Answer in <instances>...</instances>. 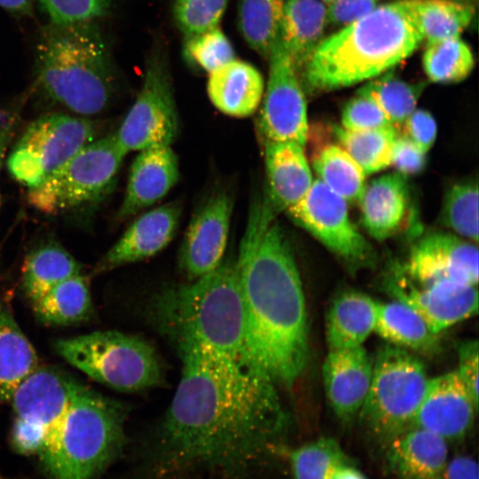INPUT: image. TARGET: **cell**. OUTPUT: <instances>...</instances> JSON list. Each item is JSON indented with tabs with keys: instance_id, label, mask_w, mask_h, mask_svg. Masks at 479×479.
I'll list each match as a JSON object with an SVG mask.
<instances>
[{
	"instance_id": "1",
	"label": "cell",
	"mask_w": 479,
	"mask_h": 479,
	"mask_svg": "<svg viewBox=\"0 0 479 479\" xmlns=\"http://www.w3.org/2000/svg\"><path fill=\"white\" fill-rule=\"evenodd\" d=\"M176 348L181 378L160 428V466L237 475L272 453L289 424L275 382L202 346Z\"/></svg>"
},
{
	"instance_id": "2",
	"label": "cell",
	"mask_w": 479,
	"mask_h": 479,
	"mask_svg": "<svg viewBox=\"0 0 479 479\" xmlns=\"http://www.w3.org/2000/svg\"><path fill=\"white\" fill-rule=\"evenodd\" d=\"M266 200L254 205L236 268L249 360L279 387L291 388L309 357L305 298L287 238Z\"/></svg>"
},
{
	"instance_id": "3",
	"label": "cell",
	"mask_w": 479,
	"mask_h": 479,
	"mask_svg": "<svg viewBox=\"0 0 479 479\" xmlns=\"http://www.w3.org/2000/svg\"><path fill=\"white\" fill-rule=\"evenodd\" d=\"M422 42L402 0L381 4L323 38L302 69V77L315 91L346 88L390 71Z\"/></svg>"
},
{
	"instance_id": "4",
	"label": "cell",
	"mask_w": 479,
	"mask_h": 479,
	"mask_svg": "<svg viewBox=\"0 0 479 479\" xmlns=\"http://www.w3.org/2000/svg\"><path fill=\"white\" fill-rule=\"evenodd\" d=\"M153 315L175 346L197 344L255 366L247 352L244 305L232 258L223 260L191 284L162 291L156 298Z\"/></svg>"
},
{
	"instance_id": "5",
	"label": "cell",
	"mask_w": 479,
	"mask_h": 479,
	"mask_svg": "<svg viewBox=\"0 0 479 479\" xmlns=\"http://www.w3.org/2000/svg\"><path fill=\"white\" fill-rule=\"evenodd\" d=\"M36 82L52 100L81 115L104 111L116 91V76L94 21L49 23L40 32Z\"/></svg>"
},
{
	"instance_id": "6",
	"label": "cell",
	"mask_w": 479,
	"mask_h": 479,
	"mask_svg": "<svg viewBox=\"0 0 479 479\" xmlns=\"http://www.w3.org/2000/svg\"><path fill=\"white\" fill-rule=\"evenodd\" d=\"M126 415L122 404L79 382L35 455L50 479H95L124 444Z\"/></svg>"
},
{
	"instance_id": "7",
	"label": "cell",
	"mask_w": 479,
	"mask_h": 479,
	"mask_svg": "<svg viewBox=\"0 0 479 479\" xmlns=\"http://www.w3.org/2000/svg\"><path fill=\"white\" fill-rule=\"evenodd\" d=\"M57 354L92 380L122 392L159 385L162 367L155 349L138 336L96 331L55 342Z\"/></svg>"
},
{
	"instance_id": "8",
	"label": "cell",
	"mask_w": 479,
	"mask_h": 479,
	"mask_svg": "<svg viewBox=\"0 0 479 479\" xmlns=\"http://www.w3.org/2000/svg\"><path fill=\"white\" fill-rule=\"evenodd\" d=\"M428 380L424 364L413 353L391 344L378 349L357 418L383 448L411 428Z\"/></svg>"
},
{
	"instance_id": "9",
	"label": "cell",
	"mask_w": 479,
	"mask_h": 479,
	"mask_svg": "<svg viewBox=\"0 0 479 479\" xmlns=\"http://www.w3.org/2000/svg\"><path fill=\"white\" fill-rule=\"evenodd\" d=\"M126 155L114 133L95 139L28 189L27 200L47 215L93 206L111 192Z\"/></svg>"
},
{
	"instance_id": "10",
	"label": "cell",
	"mask_w": 479,
	"mask_h": 479,
	"mask_svg": "<svg viewBox=\"0 0 479 479\" xmlns=\"http://www.w3.org/2000/svg\"><path fill=\"white\" fill-rule=\"evenodd\" d=\"M90 120L61 114L39 117L25 130L7 160L12 177L34 188L81 148L96 139Z\"/></svg>"
},
{
	"instance_id": "11",
	"label": "cell",
	"mask_w": 479,
	"mask_h": 479,
	"mask_svg": "<svg viewBox=\"0 0 479 479\" xmlns=\"http://www.w3.org/2000/svg\"><path fill=\"white\" fill-rule=\"evenodd\" d=\"M179 132V115L167 62L161 55L150 58L141 89L122 122L115 138L130 152L170 145Z\"/></svg>"
},
{
	"instance_id": "12",
	"label": "cell",
	"mask_w": 479,
	"mask_h": 479,
	"mask_svg": "<svg viewBox=\"0 0 479 479\" xmlns=\"http://www.w3.org/2000/svg\"><path fill=\"white\" fill-rule=\"evenodd\" d=\"M78 381L53 367L37 366L14 390L12 438L18 451L34 454L67 410Z\"/></svg>"
},
{
	"instance_id": "13",
	"label": "cell",
	"mask_w": 479,
	"mask_h": 479,
	"mask_svg": "<svg viewBox=\"0 0 479 479\" xmlns=\"http://www.w3.org/2000/svg\"><path fill=\"white\" fill-rule=\"evenodd\" d=\"M290 217L353 269L373 264L372 245L349 216L347 201L319 179L287 209Z\"/></svg>"
},
{
	"instance_id": "14",
	"label": "cell",
	"mask_w": 479,
	"mask_h": 479,
	"mask_svg": "<svg viewBox=\"0 0 479 479\" xmlns=\"http://www.w3.org/2000/svg\"><path fill=\"white\" fill-rule=\"evenodd\" d=\"M269 75L258 116L263 142L305 145L308 137L306 98L293 61L279 39L268 57Z\"/></svg>"
},
{
	"instance_id": "15",
	"label": "cell",
	"mask_w": 479,
	"mask_h": 479,
	"mask_svg": "<svg viewBox=\"0 0 479 479\" xmlns=\"http://www.w3.org/2000/svg\"><path fill=\"white\" fill-rule=\"evenodd\" d=\"M383 285L394 300L413 309L436 334L478 311V291L475 285L452 280L417 281L403 266H394Z\"/></svg>"
},
{
	"instance_id": "16",
	"label": "cell",
	"mask_w": 479,
	"mask_h": 479,
	"mask_svg": "<svg viewBox=\"0 0 479 479\" xmlns=\"http://www.w3.org/2000/svg\"><path fill=\"white\" fill-rule=\"evenodd\" d=\"M233 199L229 192H214L197 209L185 233L179 252V267L194 280L216 268L224 260Z\"/></svg>"
},
{
	"instance_id": "17",
	"label": "cell",
	"mask_w": 479,
	"mask_h": 479,
	"mask_svg": "<svg viewBox=\"0 0 479 479\" xmlns=\"http://www.w3.org/2000/svg\"><path fill=\"white\" fill-rule=\"evenodd\" d=\"M477 411L478 401L457 372H450L428 380L411 428L426 429L446 442L461 440L473 428Z\"/></svg>"
},
{
	"instance_id": "18",
	"label": "cell",
	"mask_w": 479,
	"mask_h": 479,
	"mask_svg": "<svg viewBox=\"0 0 479 479\" xmlns=\"http://www.w3.org/2000/svg\"><path fill=\"white\" fill-rule=\"evenodd\" d=\"M478 255L471 241L437 232L414 244L403 268L417 281L452 280L477 286Z\"/></svg>"
},
{
	"instance_id": "19",
	"label": "cell",
	"mask_w": 479,
	"mask_h": 479,
	"mask_svg": "<svg viewBox=\"0 0 479 479\" xmlns=\"http://www.w3.org/2000/svg\"><path fill=\"white\" fill-rule=\"evenodd\" d=\"M373 357L364 346L328 349L323 364L326 398L336 418L349 425L358 417L366 398Z\"/></svg>"
},
{
	"instance_id": "20",
	"label": "cell",
	"mask_w": 479,
	"mask_h": 479,
	"mask_svg": "<svg viewBox=\"0 0 479 479\" xmlns=\"http://www.w3.org/2000/svg\"><path fill=\"white\" fill-rule=\"evenodd\" d=\"M181 214L180 204L172 201L140 215L98 263L94 272L139 262L161 252L175 237Z\"/></svg>"
},
{
	"instance_id": "21",
	"label": "cell",
	"mask_w": 479,
	"mask_h": 479,
	"mask_svg": "<svg viewBox=\"0 0 479 479\" xmlns=\"http://www.w3.org/2000/svg\"><path fill=\"white\" fill-rule=\"evenodd\" d=\"M135 158L125 195L118 210L120 219L129 218L163 199L180 177L179 161L170 145L152 146Z\"/></svg>"
},
{
	"instance_id": "22",
	"label": "cell",
	"mask_w": 479,
	"mask_h": 479,
	"mask_svg": "<svg viewBox=\"0 0 479 479\" xmlns=\"http://www.w3.org/2000/svg\"><path fill=\"white\" fill-rule=\"evenodd\" d=\"M384 450L387 468L397 479H444L447 442L430 431L411 428Z\"/></svg>"
},
{
	"instance_id": "23",
	"label": "cell",
	"mask_w": 479,
	"mask_h": 479,
	"mask_svg": "<svg viewBox=\"0 0 479 479\" xmlns=\"http://www.w3.org/2000/svg\"><path fill=\"white\" fill-rule=\"evenodd\" d=\"M267 179L266 200L276 211L297 203L310 188L313 178L304 145L295 142H263Z\"/></svg>"
},
{
	"instance_id": "24",
	"label": "cell",
	"mask_w": 479,
	"mask_h": 479,
	"mask_svg": "<svg viewBox=\"0 0 479 479\" xmlns=\"http://www.w3.org/2000/svg\"><path fill=\"white\" fill-rule=\"evenodd\" d=\"M207 91L209 100L221 113L244 118L260 106L264 80L255 67L234 59L209 74Z\"/></svg>"
},
{
	"instance_id": "25",
	"label": "cell",
	"mask_w": 479,
	"mask_h": 479,
	"mask_svg": "<svg viewBox=\"0 0 479 479\" xmlns=\"http://www.w3.org/2000/svg\"><path fill=\"white\" fill-rule=\"evenodd\" d=\"M358 202L367 232L377 240L389 238L400 228L407 210L404 176L396 172L373 179L365 185Z\"/></svg>"
},
{
	"instance_id": "26",
	"label": "cell",
	"mask_w": 479,
	"mask_h": 479,
	"mask_svg": "<svg viewBox=\"0 0 479 479\" xmlns=\"http://www.w3.org/2000/svg\"><path fill=\"white\" fill-rule=\"evenodd\" d=\"M377 302L360 291L347 289L338 293L326 316L328 349L363 346L374 329Z\"/></svg>"
},
{
	"instance_id": "27",
	"label": "cell",
	"mask_w": 479,
	"mask_h": 479,
	"mask_svg": "<svg viewBox=\"0 0 479 479\" xmlns=\"http://www.w3.org/2000/svg\"><path fill=\"white\" fill-rule=\"evenodd\" d=\"M327 24L326 5L320 0H285L278 39L297 71L323 40Z\"/></svg>"
},
{
	"instance_id": "28",
	"label": "cell",
	"mask_w": 479,
	"mask_h": 479,
	"mask_svg": "<svg viewBox=\"0 0 479 479\" xmlns=\"http://www.w3.org/2000/svg\"><path fill=\"white\" fill-rule=\"evenodd\" d=\"M373 332L389 344L421 355H435L440 349L439 334L407 304L393 300L378 302Z\"/></svg>"
},
{
	"instance_id": "29",
	"label": "cell",
	"mask_w": 479,
	"mask_h": 479,
	"mask_svg": "<svg viewBox=\"0 0 479 479\" xmlns=\"http://www.w3.org/2000/svg\"><path fill=\"white\" fill-rule=\"evenodd\" d=\"M38 365L33 345L10 310L0 304V401L9 402L20 383Z\"/></svg>"
},
{
	"instance_id": "30",
	"label": "cell",
	"mask_w": 479,
	"mask_h": 479,
	"mask_svg": "<svg viewBox=\"0 0 479 479\" xmlns=\"http://www.w3.org/2000/svg\"><path fill=\"white\" fill-rule=\"evenodd\" d=\"M82 272L80 263L60 245L50 242L32 250L21 273L22 290L35 302L59 283Z\"/></svg>"
},
{
	"instance_id": "31",
	"label": "cell",
	"mask_w": 479,
	"mask_h": 479,
	"mask_svg": "<svg viewBox=\"0 0 479 479\" xmlns=\"http://www.w3.org/2000/svg\"><path fill=\"white\" fill-rule=\"evenodd\" d=\"M427 43L460 36L475 15L473 4L454 0H402Z\"/></svg>"
},
{
	"instance_id": "32",
	"label": "cell",
	"mask_w": 479,
	"mask_h": 479,
	"mask_svg": "<svg viewBox=\"0 0 479 479\" xmlns=\"http://www.w3.org/2000/svg\"><path fill=\"white\" fill-rule=\"evenodd\" d=\"M36 317L44 323L69 326L90 316L92 299L89 280L82 273L73 276L31 303Z\"/></svg>"
},
{
	"instance_id": "33",
	"label": "cell",
	"mask_w": 479,
	"mask_h": 479,
	"mask_svg": "<svg viewBox=\"0 0 479 479\" xmlns=\"http://www.w3.org/2000/svg\"><path fill=\"white\" fill-rule=\"evenodd\" d=\"M319 179L347 202L359 201L365 187V174L340 145H327L313 157Z\"/></svg>"
},
{
	"instance_id": "34",
	"label": "cell",
	"mask_w": 479,
	"mask_h": 479,
	"mask_svg": "<svg viewBox=\"0 0 479 479\" xmlns=\"http://www.w3.org/2000/svg\"><path fill=\"white\" fill-rule=\"evenodd\" d=\"M398 134L393 127L368 130H349L336 127L334 130L340 145L365 175L376 173L391 165Z\"/></svg>"
},
{
	"instance_id": "35",
	"label": "cell",
	"mask_w": 479,
	"mask_h": 479,
	"mask_svg": "<svg viewBox=\"0 0 479 479\" xmlns=\"http://www.w3.org/2000/svg\"><path fill=\"white\" fill-rule=\"evenodd\" d=\"M285 0H239L240 31L250 48L267 58L278 40Z\"/></svg>"
},
{
	"instance_id": "36",
	"label": "cell",
	"mask_w": 479,
	"mask_h": 479,
	"mask_svg": "<svg viewBox=\"0 0 479 479\" xmlns=\"http://www.w3.org/2000/svg\"><path fill=\"white\" fill-rule=\"evenodd\" d=\"M423 83H410L392 73L375 77L358 90L372 98L398 132L407 117L416 109Z\"/></svg>"
},
{
	"instance_id": "37",
	"label": "cell",
	"mask_w": 479,
	"mask_h": 479,
	"mask_svg": "<svg viewBox=\"0 0 479 479\" xmlns=\"http://www.w3.org/2000/svg\"><path fill=\"white\" fill-rule=\"evenodd\" d=\"M422 66L431 82L456 83L471 74L475 58L468 44L458 36L428 43Z\"/></svg>"
},
{
	"instance_id": "38",
	"label": "cell",
	"mask_w": 479,
	"mask_h": 479,
	"mask_svg": "<svg viewBox=\"0 0 479 479\" xmlns=\"http://www.w3.org/2000/svg\"><path fill=\"white\" fill-rule=\"evenodd\" d=\"M294 479H328L332 471L349 459L340 444L320 437L287 452Z\"/></svg>"
},
{
	"instance_id": "39",
	"label": "cell",
	"mask_w": 479,
	"mask_h": 479,
	"mask_svg": "<svg viewBox=\"0 0 479 479\" xmlns=\"http://www.w3.org/2000/svg\"><path fill=\"white\" fill-rule=\"evenodd\" d=\"M443 223L468 240L478 241V185L468 180L447 192L442 210Z\"/></svg>"
},
{
	"instance_id": "40",
	"label": "cell",
	"mask_w": 479,
	"mask_h": 479,
	"mask_svg": "<svg viewBox=\"0 0 479 479\" xmlns=\"http://www.w3.org/2000/svg\"><path fill=\"white\" fill-rule=\"evenodd\" d=\"M184 55L190 64L208 74L235 59L233 47L219 27L186 36Z\"/></svg>"
},
{
	"instance_id": "41",
	"label": "cell",
	"mask_w": 479,
	"mask_h": 479,
	"mask_svg": "<svg viewBox=\"0 0 479 479\" xmlns=\"http://www.w3.org/2000/svg\"><path fill=\"white\" fill-rule=\"evenodd\" d=\"M228 0H176L174 18L186 35L200 34L218 27Z\"/></svg>"
},
{
	"instance_id": "42",
	"label": "cell",
	"mask_w": 479,
	"mask_h": 479,
	"mask_svg": "<svg viewBox=\"0 0 479 479\" xmlns=\"http://www.w3.org/2000/svg\"><path fill=\"white\" fill-rule=\"evenodd\" d=\"M112 0H39L51 23L94 21L106 14Z\"/></svg>"
},
{
	"instance_id": "43",
	"label": "cell",
	"mask_w": 479,
	"mask_h": 479,
	"mask_svg": "<svg viewBox=\"0 0 479 479\" xmlns=\"http://www.w3.org/2000/svg\"><path fill=\"white\" fill-rule=\"evenodd\" d=\"M342 128L349 130H368L392 127L377 104L357 91L343 107Z\"/></svg>"
},
{
	"instance_id": "44",
	"label": "cell",
	"mask_w": 479,
	"mask_h": 479,
	"mask_svg": "<svg viewBox=\"0 0 479 479\" xmlns=\"http://www.w3.org/2000/svg\"><path fill=\"white\" fill-rule=\"evenodd\" d=\"M402 136L410 139L426 153L433 146L437 126L432 114L423 109H415L400 128Z\"/></svg>"
},
{
	"instance_id": "45",
	"label": "cell",
	"mask_w": 479,
	"mask_h": 479,
	"mask_svg": "<svg viewBox=\"0 0 479 479\" xmlns=\"http://www.w3.org/2000/svg\"><path fill=\"white\" fill-rule=\"evenodd\" d=\"M426 153L405 137L397 136L392 154L391 165L402 175H414L426 165Z\"/></svg>"
},
{
	"instance_id": "46",
	"label": "cell",
	"mask_w": 479,
	"mask_h": 479,
	"mask_svg": "<svg viewBox=\"0 0 479 479\" xmlns=\"http://www.w3.org/2000/svg\"><path fill=\"white\" fill-rule=\"evenodd\" d=\"M478 342L467 340L460 342L457 346L458 370L460 380L468 389L472 396L478 401Z\"/></svg>"
},
{
	"instance_id": "47",
	"label": "cell",
	"mask_w": 479,
	"mask_h": 479,
	"mask_svg": "<svg viewBox=\"0 0 479 479\" xmlns=\"http://www.w3.org/2000/svg\"><path fill=\"white\" fill-rule=\"evenodd\" d=\"M379 0H334L326 5L328 23L350 24L374 10Z\"/></svg>"
},
{
	"instance_id": "48",
	"label": "cell",
	"mask_w": 479,
	"mask_h": 479,
	"mask_svg": "<svg viewBox=\"0 0 479 479\" xmlns=\"http://www.w3.org/2000/svg\"><path fill=\"white\" fill-rule=\"evenodd\" d=\"M478 464L467 455H459L448 459L444 479H478Z\"/></svg>"
},
{
	"instance_id": "49",
	"label": "cell",
	"mask_w": 479,
	"mask_h": 479,
	"mask_svg": "<svg viewBox=\"0 0 479 479\" xmlns=\"http://www.w3.org/2000/svg\"><path fill=\"white\" fill-rule=\"evenodd\" d=\"M17 113L0 115V169L8 145L12 137Z\"/></svg>"
},
{
	"instance_id": "50",
	"label": "cell",
	"mask_w": 479,
	"mask_h": 479,
	"mask_svg": "<svg viewBox=\"0 0 479 479\" xmlns=\"http://www.w3.org/2000/svg\"><path fill=\"white\" fill-rule=\"evenodd\" d=\"M328 479H367V477L349 461L337 466Z\"/></svg>"
},
{
	"instance_id": "51",
	"label": "cell",
	"mask_w": 479,
	"mask_h": 479,
	"mask_svg": "<svg viewBox=\"0 0 479 479\" xmlns=\"http://www.w3.org/2000/svg\"><path fill=\"white\" fill-rule=\"evenodd\" d=\"M33 0H0V7L17 14H29Z\"/></svg>"
},
{
	"instance_id": "52",
	"label": "cell",
	"mask_w": 479,
	"mask_h": 479,
	"mask_svg": "<svg viewBox=\"0 0 479 479\" xmlns=\"http://www.w3.org/2000/svg\"><path fill=\"white\" fill-rule=\"evenodd\" d=\"M454 1H458V2H461V3H467V4H473L475 2H476L477 0H454Z\"/></svg>"
},
{
	"instance_id": "53",
	"label": "cell",
	"mask_w": 479,
	"mask_h": 479,
	"mask_svg": "<svg viewBox=\"0 0 479 479\" xmlns=\"http://www.w3.org/2000/svg\"><path fill=\"white\" fill-rule=\"evenodd\" d=\"M320 1L323 2L326 5H327L330 3H332L334 0H320Z\"/></svg>"
}]
</instances>
